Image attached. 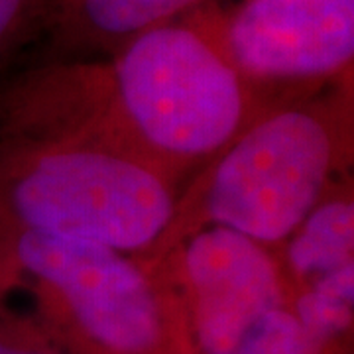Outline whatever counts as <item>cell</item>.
<instances>
[{"instance_id":"cell-1","label":"cell","mask_w":354,"mask_h":354,"mask_svg":"<svg viewBox=\"0 0 354 354\" xmlns=\"http://www.w3.org/2000/svg\"><path fill=\"white\" fill-rule=\"evenodd\" d=\"M264 106L207 14L142 32L106 64L85 62L88 134L138 153L181 189Z\"/></svg>"},{"instance_id":"cell-2","label":"cell","mask_w":354,"mask_h":354,"mask_svg":"<svg viewBox=\"0 0 354 354\" xmlns=\"http://www.w3.org/2000/svg\"><path fill=\"white\" fill-rule=\"evenodd\" d=\"M351 101L342 83L264 106L185 183L158 256L203 227L228 228L276 250L342 181L353 156Z\"/></svg>"},{"instance_id":"cell-3","label":"cell","mask_w":354,"mask_h":354,"mask_svg":"<svg viewBox=\"0 0 354 354\" xmlns=\"http://www.w3.org/2000/svg\"><path fill=\"white\" fill-rule=\"evenodd\" d=\"M179 195L164 169L111 142L0 140V232L28 230L153 260Z\"/></svg>"},{"instance_id":"cell-4","label":"cell","mask_w":354,"mask_h":354,"mask_svg":"<svg viewBox=\"0 0 354 354\" xmlns=\"http://www.w3.org/2000/svg\"><path fill=\"white\" fill-rule=\"evenodd\" d=\"M26 291L79 354H195L156 260L28 230L0 232V297Z\"/></svg>"},{"instance_id":"cell-5","label":"cell","mask_w":354,"mask_h":354,"mask_svg":"<svg viewBox=\"0 0 354 354\" xmlns=\"http://www.w3.org/2000/svg\"><path fill=\"white\" fill-rule=\"evenodd\" d=\"M218 44L266 102H288L351 81L354 0H242L207 14Z\"/></svg>"},{"instance_id":"cell-6","label":"cell","mask_w":354,"mask_h":354,"mask_svg":"<svg viewBox=\"0 0 354 354\" xmlns=\"http://www.w3.org/2000/svg\"><path fill=\"white\" fill-rule=\"evenodd\" d=\"M156 262L174 290L195 354H234L260 317L290 304L276 250L228 228H197Z\"/></svg>"},{"instance_id":"cell-7","label":"cell","mask_w":354,"mask_h":354,"mask_svg":"<svg viewBox=\"0 0 354 354\" xmlns=\"http://www.w3.org/2000/svg\"><path fill=\"white\" fill-rule=\"evenodd\" d=\"M290 293L305 283L354 266V197L344 179L317 203L276 248Z\"/></svg>"},{"instance_id":"cell-8","label":"cell","mask_w":354,"mask_h":354,"mask_svg":"<svg viewBox=\"0 0 354 354\" xmlns=\"http://www.w3.org/2000/svg\"><path fill=\"white\" fill-rule=\"evenodd\" d=\"M203 0H67L59 39L71 50L116 51L128 39L177 20Z\"/></svg>"},{"instance_id":"cell-9","label":"cell","mask_w":354,"mask_h":354,"mask_svg":"<svg viewBox=\"0 0 354 354\" xmlns=\"http://www.w3.org/2000/svg\"><path fill=\"white\" fill-rule=\"evenodd\" d=\"M288 307L319 346L335 354V346L353 333L354 266L293 290Z\"/></svg>"},{"instance_id":"cell-10","label":"cell","mask_w":354,"mask_h":354,"mask_svg":"<svg viewBox=\"0 0 354 354\" xmlns=\"http://www.w3.org/2000/svg\"><path fill=\"white\" fill-rule=\"evenodd\" d=\"M234 354H327L301 327L291 309L279 307L262 315L242 337Z\"/></svg>"},{"instance_id":"cell-11","label":"cell","mask_w":354,"mask_h":354,"mask_svg":"<svg viewBox=\"0 0 354 354\" xmlns=\"http://www.w3.org/2000/svg\"><path fill=\"white\" fill-rule=\"evenodd\" d=\"M41 0H0V69L32 34Z\"/></svg>"},{"instance_id":"cell-12","label":"cell","mask_w":354,"mask_h":354,"mask_svg":"<svg viewBox=\"0 0 354 354\" xmlns=\"http://www.w3.org/2000/svg\"><path fill=\"white\" fill-rule=\"evenodd\" d=\"M0 354H64L44 330L0 305Z\"/></svg>"}]
</instances>
